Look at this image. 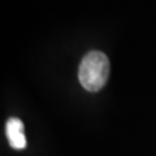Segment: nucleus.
<instances>
[{
    "instance_id": "obj_2",
    "label": "nucleus",
    "mask_w": 156,
    "mask_h": 156,
    "mask_svg": "<svg viewBox=\"0 0 156 156\" xmlns=\"http://www.w3.org/2000/svg\"><path fill=\"white\" fill-rule=\"evenodd\" d=\"M5 133L9 144L16 150H23L26 147V138L23 134V124L17 117H12L7 121Z\"/></svg>"
},
{
    "instance_id": "obj_1",
    "label": "nucleus",
    "mask_w": 156,
    "mask_h": 156,
    "mask_svg": "<svg viewBox=\"0 0 156 156\" xmlns=\"http://www.w3.org/2000/svg\"><path fill=\"white\" fill-rule=\"evenodd\" d=\"M109 77V60L103 52L91 51L82 58L78 80L87 91L95 92L104 87Z\"/></svg>"
}]
</instances>
